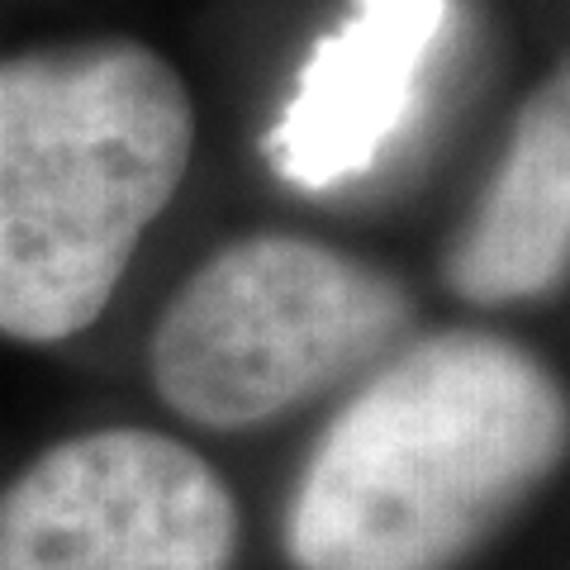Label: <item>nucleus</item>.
<instances>
[{
	"instance_id": "f257e3e1",
	"label": "nucleus",
	"mask_w": 570,
	"mask_h": 570,
	"mask_svg": "<svg viewBox=\"0 0 570 570\" xmlns=\"http://www.w3.org/2000/svg\"><path fill=\"white\" fill-rule=\"evenodd\" d=\"M566 390L523 343L452 328L337 409L285 513L295 570H452L566 456Z\"/></svg>"
},
{
	"instance_id": "f03ea898",
	"label": "nucleus",
	"mask_w": 570,
	"mask_h": 570,
	"mask_svg": "<svg viewBox=\"0 0 570 570\" xmlns=\"http://www.w3.org/2000/svg\"><path fill=\"white\" fill-rule=\"evenodd\" d=\"M190 148V91L148 43L0 58V337L91 328L181 190Z\"/></svg>"
},
{
	"instance_id": "7ed1b4c3",
	"label": "nucleus",
	"mask_w": 570,
	"mask_h": 570,
	"mask_svg": "<svg viewBox=\"0 0 570 570\" xmlns=\"http://www.w3.org/2000/svg\"><path fill=\"white\" fill-rule=\"evenodd\" d=\"M414 324L385 266L299 234L219 247L171 295L153 333V385L176 414L238 433L376 366Z\"/></svg>"
},
{
	"instance_id": "20e7f679",
	"label": "nucleus",
	"mask_w": 570,
	"mask_h": 570,
	"mask_svg": "<svg viewBox=\"0 0 570 570\" xmlns=\"http://www.w3.org/2000/svg\"><path fill=\"white\" fill-rule=\"evenodd\" d=\"M238 499L153 428L48 448L0 490V570H234Z\"/></svg>"
},
{
	"instance_id": "39448f33",
	"label": "nucleus",
	"mask_w": 570,
	"mask_h": 570,
	"mask_svg": "<svg viewBox=\"0 0 570 570\" xmlns=\"http://www.w3.org/2000/svg\"><path fill=\"white\" fill-rule=\"evenodd\" d=\"M452 20V0H347V14L309 48L285 110L262 138L281 181L324 195L376 171L419 115Z\"/></svg>"
},
{
	"instance_id": "423d86ee",
	"label": "nucleus",
	"mask_w": 570,
	"mask_h": 570,
	"mask_svg": "<svg viewBox=\"0 0 570 570\" xmlns=\"http://www.w3.org/2000/svg\"><path fill=\"white\" fill-rule=\"evenodd\" d=\"M570 262V86L566 71L528 96L475 214L448 253V285L475 305L538 299Z\"/></svg>"
}]
</instances>
